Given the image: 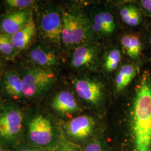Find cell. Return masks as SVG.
Here are the masks:
<instances>
[{"instance_id": "5bb4252c", "label": "cell", "mask_w": 151, "mask_h": 151, "mask_svg": "<svg viewBox=\"0 0 151 151\" xmlns=\"http://www.w3.org/2000/svg\"><path fill=\"white\" fill-rule=\"evenodd\" d=\"M115 27L113 15L108 11H99L92 17V30L100 35H111L115 30Z\"/></svg>"}, {"instance_id": "7a4b0ae2", "label": "cell", "mask_w": 151, "mask_h": 151, "mask_svg": "<svg viewBox=\"0 0 151 151\" xmlns=\"http://www.w3.org/2000/svg\"><path fill=\"white\" fill-rule=\"evenodd\" d=\"M62 139L60 129L49 115L32 109L27 110L24 142L52 151Z\"/></svg>"}, {"instance_id": "4fadbf2b", "label": "cell", "mask_w": 151, "mask_h": 151, "mask_svg": "<svg viewBox=\"0 0 151 151\" xmlns=\"http://www.w3.org/2000/svg\"><path fill=\"white\" fill-rule=\"evenodd\" d=\"M97 56L95 46L82 44L75 49L71 60V65L75 68H85L92 65Z\"/></svg>"}, {"instance_id": "30bf717a", "label": "cell", "mask_w": 151, "mask_h": 151, "mask_svg": "<svg viewBox=\"0 0 151 151\" xmlns=\"http://www.w3.org/2000/svg\"><path fill=\"white\" fill-rule=\"evenodd\" d=\"M94 119L88 115L75 117L67 122L64 126L66 134L75 139H83L91 135L94 129Z\"/></svg>"}, {"instance_id": "52a82bcc", "label": "cell", "mask_w": 151, "mask_h": 151, "mask_svg": "<svg viewBox=\"0 0 151 151\" xmlns=\"http://www.w3.org/2000/svg\"><path fill=\"white\" fill-rule=\"evenodd\" d=\"M73 82L77 95L83 100L94 105L101 103L104 88L100 82L89 78H76Z\"/></svg>"}, {"instance_id": "8fae6325", "label": "cell", "mask_w": 151, "mask_h": 151, "mask_svg": "<svg viewBox=\"0 0 151 151\" xmlns=\"http://www.w3.org/2000/svg\"><path fill=\"white\" fill-rule=\"evenodd\" d=\"M51 108L54 112L62 116L69 115L80 110L75 95L69 91L57 93L52 100Z\"/></svg>"}, {"instance_id": "9c48e42d", "label": "cell", "mask_w": 151, "mask_h": 151, "mask_svg": "<svg viewBox=\"0 0 151 151\" xmlns=\"http://www.w3.org/2000/svg\"><path fill=\"white\" fill-rule=\"evenodd\" d=\"M0 93L9 101L16 103L24 100L22 77L14 70H9L1 77Z\"/></svg>"}, {"instance_id": "ffe728a7", "label": "cell", "mask_w": 151, "mask_h": 151, "mask_svg": "<svg viewBox=\"0 0 151 151\" xmlns=\"http://www.w3.org/2000/svg\"><path fill=\"white\" fill-rule=\"evenodd\" d=\"M122 60L120 51L118 49L111 50L106 55L104 62V67L107 72H111L115 70Z\"/></svg>"}, {"instance_id": "ba28073f", "label": "cell", "mask_w": 151, "mask_h": 151, "mask_svg": "<svg viewBox=\"0 0 151 151\" xmlns=\"http://www.w3.org/2000/svg\"><path fill=\"white\" fill-rule=\"evenodd\" d=\"M33 17L29 9L15 10L0 16V33L11 36L24 27Z\"/></svg>"}, {"instance_id": "8992f818", "label": "cell", "mask_w": 151, "mask_h": 151, "mask_svg": "<svg viewBox=\"0 0 151 151\" xmlns=\"http://www.w3.org/2000/svg\"><path fill=\"white\" fill-rule=\"evenodd\" d=\"M39 19V29L44 39L50 43L58 45L62 42V15L54 9L44 11Z\"/></svg>"}, {"instance_id": "d4e9b609", "label": "cell", "mask_w": 151, "mask_h": 151, "mask_svg": "<svg viewBox=\"0 0 151 151\" xmlns=\"http://www.w3.org/2000/svg\"><path fill=\"white\" fill-rule=\"evenodd\" d=\"M139 4L143 13L151 18V0H142L139 1Z\"/></svg>"}, {"instance_id": "9a60e30c", "label": "cell", "mask_w": 151, "mask_h": 151, "mask_svg": "<svg viewBox=\"0 0 151 151\" xmlns=\"http://www.w3.org/2000/svg\"><path fill=\"white\" fill-rule=\"evenodd\" d=\"M37 32V25L32 17L24 27L11 35L10 37L16 48L19 51L27 48L30 45Z\"/></svg>"}, {"instance_id": "484cf974", "label": "cell", "mask_w": 151, "mask_h": 151, "mask_svg": "<svg viewBox=\"0 0 151 151\" xmlns=\"http://www.w3.org/2000/svg\"><path fill=\"white\" fill-rule=\"evenodd\" d=\"M148 42L149 44L150 47L151 48V25L150 27V30L148 32Z\"/></svg>"}, {"instance_id": "83f0119b", "label": "cell", "mask_w": 151, "mask_h": 151, "mask_svg": "<svg viewBox=\"0 0 151 151\" xmlns=\"http://www.w3.org/2000/svg\"><path fill=\"white\" fill-rule=\"evenodd\" d=\"M1 60H0V67H1Z\"/></svg>"}, {"instance_id": "7402d4cb", "label": "cell", "mask_w": 151, "mask_h": 151, "mask_svg": "<svg viewBox=\"0 0 151 151\" xmlns=\"http://www.w3.org/2000/svg\"><path fill=\"white\" fill-rule=\"evenodd\" d=\"M11 151H48L22 142Z\"/></svg>"}, {"instance_id": "603a6c76", "label": "cell", "mask_w": 151, "mask_h": 151, "mask_svg": "<svg viewBox=\"0 0 151 151\" xmlns=\"http://www.w3.org/2000/svg\"><path fill=\"white\" fill-rule=\"evenodd\" d=\"M52 151H78V150L72 144L67 142L66 140L62 139L58 146Z\"/></svg>"}, {"instance_id": "3957f363", "label": "cell", "mask_w": 151, "mask_h": 151, "mask_svg": "<svg viewBox=\"0 0 151 151\" xmlns=\"http://www.w3.org/2000/svg\"><path fill=\"white\" fill-rule=\"evenodd\" d=\"M26 111L18 103L0 102V144L9 151L24 142Z\"/></svg>"}, {"instance_id": "e0dca14e", "label": "cell", "mask_w": 151, "mask_h": 151, "mask_svg": "<svg viewBox=\"0 0 151 151\" xmlns=\"http://www.w3.org/2000/svg\"><path fill=\"white\" fill-rule=\"evenodd\" d=\"M139 73V67L138 65L127 64L122 66L115 77L116 91L123 90Z\"/></svg>"}, {"instance_id": "44dd1931", "label": "cell", "mask_w": 151, "mask_h": 151, "mask_svg": "<svg viewBox=\"0 0 151 151\" xmlns=\"http://www.w3.org/2000/svg\"><path fill=\"white\" fill-rule=\"evenodd\" d=\"M4 2L9 9L15 11L28 9L34 5L36 1L33 0H5Z\"/></svg>"}, {"instance_id": "2e32d148", "label": "cell", "mask_w": 151, "mask_h": 151, "mask_svg": "<svg viewBox=\"0 0 151 151\" xmlns=\"http://www.w3.org/2000/svg\"><path fill=\"white\" fill-rule=\"evenodd\" d=\"M121 42L124 51L131 59L135 60L140 59L144 46L138 34H127L122 38Z\"/></svg>"}, {"instance_id": "7c38bea8", "label": "cell", "mask_w": 151, "mask_h": 151, "mask_svg": "<svg viewBox=\"0 0 151 151\" xmlns=\"http://www.w3.org/2000/svg\"><path fill=\"white\" fill-rule=\"evenodd\" d=\"M31 61L38 67L50 68L59 64V60L53 51L38 45L33 47L29 52Z\"/></svg>"}, {"instance_id": "cb8c5ba5", "label": "cell", "mask_w": 151, "mask_h": 151, "mask_svg": "<svg viewBox=\"0 0 151 151\" xmlns=\"http://www.w3.org/2000/svg\"><path fill=\"white\" fill-rule=\"evenodd\" d=\"M83 151H105L102 143L99 140H94L89 143Z\"/></svg>"}, {"instance_id": "f1b7e54d", "label": "cell", "mask_w": 151, "mask_h": 151, "mask_svg": "<svg viewBox=\"0 0 151 151\" xmlns=\"http://www.w3.org/2000/svg\"><path fill=\"white\" fill-rule=\"evenodd\" d=\"M0 79H1V77H0ZM0 102H1V101H0Z\"/></svg>"}, {"instance_id": "6da1fadb", "label": "cell", "mask_w": 151, "mask_h": 151, "mask_svg": "<svg viewBox=\"0 0 151 151\" xmlns=\"http://www.w3.org/2000/svg\"><path fill=\"white\" fill-rule=\"evenodd\" d=\"M133 151H151V70L139 73L129 111Z\"/></svg>"}, {"instance_id": "277c9868", "label": "cell", "mask_w": 151, "mask_h": 151, "mask_svg": "<svg viewBox=\"0 0 151 151\" xmlns=\"http://www.w3.org/2000/svg\"><path fill=\"white\" fill-rule=\"evenodd\" d=\"M22 78L24 99L30 101L43 97L57 81L55 73L50 68L38 66L27 68Z\"/></svg>"}, {"instance_id": "5b68a950", "label": "cell", "mask_w": 151, "mask_h": 151, "mask_svg": "<svg viewBox=\"0 0 151 151\" xmlns=\"http://www.w3.org/2000/svg\"><path fill=\"white\" fill-rule=\"evenodd\" d=\"M62 42L70 47L85 42L88 36L86 22L80 15L63 12Z\"/></svg>"}, {"instance_id": "ac0fdd59", "label": "cell", "mask_w": 151, "mask_h": 151, "mask_svg": "<svg viewBox=\"0 0 151 151\" xmlns=\"http://www.w3.org/2000/svg\"><path fill=\"white\" fill-rule=\"evenodd\" d=\"M143 13L139 6L133 4L124 6L120 10V16L125 24L131 27H137L142 24Z\"/></svg>"}, {"instance_id": "4316f807", "label": "cell", "mask_w": 151, "mask_h": 151, "mask_svg": "<svg viewBox=\"0 0 151 151\" xmlns=\"http://www.w3.org/2000/svg\"><path fill=\"white\" fill-rule=\"evenodd\" d=\"M0 151H9L3 146L0 144Z\"/></svg>"}, {"instance_id": "d6986e66", "label": "cell", "mask_w": 151, "mask_h": 151, "mask_svg": "<svg viewBox=\"0 0 151 151\" xmlns=\"http://www.w3.org/2000/svg\"><path fill=\"white\" fill-rule=\"evenodd\" d=\"M18 51L10 36L0 33V54L6 60H13Z\"/></svg>"}]
</instances>
